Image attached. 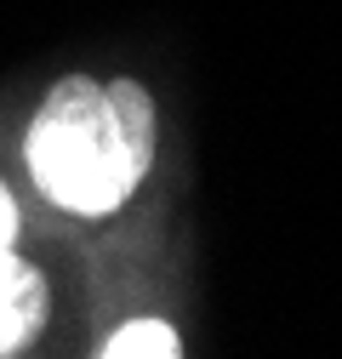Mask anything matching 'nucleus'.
<instances>
[{
  "mask_svg": "<svg viewBox=\"0 0 342 359\" xmlns=\"http://www.w3.org/2000/svg\"><path fill=\"white\" fill-rule=\"evenodd\" d=\"M160 120L137 80H57L34 109L23 160L34 189L63 211L109 217L137 194L154 165Z\"/></svg>",
  "mask_w": 342,
  "mask_h": 359,
  "instance_id": "f257e3e1",
  "label": "nucleus"
},
{
  "mask_svg": "<svg viewBox=\"0 0 342 359\" xmlns=\"http://www.w3.org/2000/svg\"><path fill=\"white\" fill-rule=\"evenodd\" d=\"M12 240H18V200L0 189V251H6Z\"/></svg>",
  "mask_w": 342,
  "mask_h": 359,
  "instance_id": "20e7f679",
  "label": "nucleus"
},
{
  "mask_svg": "<svg viewBox=\"0 0 342 359\" xmlns=\"http://www.w3.org/2000/svg\"><path fill=\"white\" fill-rule=\"evenodd\" d=\"M40 325H46V274L6 245L0 251V359L34 342Z\"/></svg>",
  "mask_w": 342,
  "mask_h": 359,
  "instance_id": "f03ea898",
  "label": "nucleus"
},
{
  "mask_svg": "<svg viewBox=\"0 0 342 359\" xmlns=\"http://www.w3.org/2000/svg\"><path fill=\"white\" fill-rule=\"evenodd\" d=\"M97 359H183V342L165 320H132L103 342Z\"/></svg>",
  "mask_w": 342,
  "mask_h": 359,
  "instance_id": "7ed1b4c3",
  "label": "nucleus"
}]
</instances>
